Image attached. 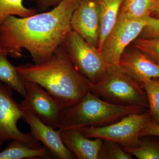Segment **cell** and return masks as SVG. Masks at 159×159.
I'll return each instance as SVG.
<instances>
[{
    "mask_svg": "<svg viewBox=\"0 0 159 159\" xmlns=\"http://www.w3.org/2000/svg\"><path fill=\"white\" fill-rule=\"evenodd\" d=\"M154 135L159 136V124L152 120L140 132L139 137Z\"/></svg>",
    "mask_w": 159,
    "mask_h": 159,
    "instance_id": "cb8c5ba5",
    "label": "cell"
},
{
    "mask_svg": "<svg viewBox=\"0 0 159 159\" xmlns=\"http://www.w3.org/2000/svg\"><path fill=\"white\" fill-rule=\"evenodd\" d=\"M145 20L146 25L139 37L148 39L159 36V19L148 16L145 18Z\"/></svg>",
    "mask_w": 159,
    "mask_h": 159,
    "instance_id": "603a6c76",
    "label": "cell"
},
{
    "mask_svg": "<svg viewBox=\"0 0 159 159\" xmlns=\"http://www.w3.org/2000/svg\"><path fill=\"white\" fill-rule=\"evenodd\" d=\"M123 149L139 159H159V136L148 135L140 137L138 147Z\"/></svg>",
    "mask_w": 159,
    "mask_h": 159,
    "instance_id": "ac0fdd59",
    "label": "cell"
},
{
    "mask_svg": "<svg viewBox=\"0 0 159 159\" xmlns=\"http://www.w3.org/2000/svg\"><path fill=\"white\" fill-rule=\"evenodd\" d=\"M142 87L148 99L151 118L159 124V78L145 80L142 84Z\"/></svg>",
    "mask_w": 159,
    "mask_h": 159,
    "instance_id": "ffe728a7",
    "label": "cell"
},
{
    "mask_svg": "<svg viewBox=\"0 0 159 159\" xmlns=\"http://www.w3.org/2000/svg\"><path fill=\"white\" fill-rule=\"evenodd\" d=\"M152 119L149 111L132 113L119 121L100 127L85 126L77 129L89 139L99 138L116 142L122 148H134L139 143V134Z\"/></svg>",
    "mask_w": 159,
    "mask_h": 159,
    "instance_id": "5b68a950",
    "label": "cell"
},
{
    "mask_svg": "<svg viewBox=\"0 0 159 159\" xmlns=\"http://www.w3.org/2000/svg\"><path fill=\"white\" fill-rule=\"evenodd\" d=\"M63 143L76 159H98V155L103 140H90L77 129H58Z\"/></svg>",
    "mask_w": 159,
    "mask_h": 159,
    "instance_id": "4fadbf2b",
    "label": "cell"
},
{
    "mask_svg": "<svg viewBox=\"0 0 159 159\" xmlns=\"http://www.w3.org/2000/svg\"><path fill=\"white\" fill-rule=\"evenodd\" d=\"M70 25L72 30L98 48L100 10L95 0H80L79 6L72 15Z\"/></svg>",
    "mask_w": 159,
    "mask_h": 159,
    "instance_id": "30bf717a",
    "label": "cell"
},
{
    "mask_svg": "<svg viewBox=\"0 0 159 159\" xmlns=\"http://www.w3.org/2000/svg\"><path fill=\"white\" fill-rule=\"evenodd\" d=\"M23 2V0H0V25L10 16L27 17L37 14L36 9L25 7Z\"/></svg>",
    "mask_w": 159,
    "mask_h": 159,
    "instance_id": "d6986e66",
    "label": "cell"
},
{
    "mask_svg": "<svg viewBox=\"0 0 159 159\" xmlns=\"http://www.w3.org/2000/svg\"><path fill=\"white\" fill-rule=\"evenodd\" d=\"M2 145H0V151L2 150Z\"/></svg>",
    "mask_w": 159,
    "mask_h": 159,
    "instance_id": "4316f807",
    "label": "cell"
},
{
    "mask_svg": "<svg viewBox=\"0 0 159 159\" xmlns=\"http://www.w3.org/2000/svg\"><path fill=\"white\" fill-rule=\"evenodd\" d=\"M12 89L0 81V145L14 139L20 140L31 148H42L40 142L30 133H24L17 127L24 111L13 98Z\"/></svg>",
    "mask_w": 159,
    "mask_h": 159,
    "instance_id": "52a82bcc",
    "label": "cell"
},
{
    "mask_svg": "<svg viewBox=\"0 0 159 159\" xmlns=\"http://www.w3.org/2000/svg\"><path fill=\"white\" fill-rule=\"evenodd\" d=\"M54 157L45 146L39 149L29 147L24 142L14 139L2 151L0 159H52Z\"/></svg>",
    "mask_w": 159,
    "mask_h": 159,
    "instance_id": "9a60e30c",
    "label": "cell"
},
{
    "mask_svg": "<svg viewBox=\"0 0 159 159\" xmlns=\"http://www.w3.org/2000/svg\"><path fill=\"white\" fill-rule=\"evenodd\" d=\"M22 119L31 129L32 136L48 149L54 157L60 159H76L63 143L59 130L46 125L29 111H24Z\"/></svg>",
    "mask_w": 159,
    "mask_h": 159,
    "instance_id": "7c38bea8",
    "label": "cell"
},
{
    "mask_svg": "<svg viewBox=\"0 0 159 159\" xmlns=\"http://www.w3.org/2000/svg\"><path fill=\"white\" fill-rule=\"evenodd\" d=\"M150 16L155 18L159 19V4L157 8L151 13Z\"/></svg>",
    "mask_w": 159,
    "mask_h": 159,
    "instance_id": "484cf974",
    "label": "cell"
},
{
    "mask_svg": "<svg viewBox=\"0 0 159 159\" xmlns=\"http://www.w3.org/2000/svg\"><path fill=\"white\" fill-rule=\"evenodd\" d=\"M147 109L141 106L115 105L102 100L89 90L77 104L63 108L57 129L102 127L116 122L129 114L142 113Z\"/></svg>",
    "mask_w": 159,
    "mask_h": 159,
    "instance_id": "3957f363",
    "label": "cell"
},
{
    "mask_svg": "<svg viewBox=\"0 0 159 159\" xmlns=\"http://www.w3.org/2000/svg\"><path fill=\"white\" fill-rule=\"evenodd\" d=\"M145 25V18L131 19L119 12L116 22L105 39L100 51L102 59L107 67L119 65L122 53L139 37Z\"/></svg>",
    "mask_w": 159,
    "mask_h": 159,
    "instance_id": "ba28073f",
    "label": "cell"
},
{
    "mask_svg": "<svg viewBox=\"0 0 159 159\" xmlns=\"http://www.w3.org/2000/svg\"><path fill=\"white\" fill-rule=\"evenodd\" d=\"M8 54L0 49V81L10 86L20 95L25 97L27 91L18 73L16 67L7 58Z\"/></svg>",
    "mask_w": 159,
    "mask_h": 159,
    "instance_id": "2e32d148",
    "label": "cell"
},
{
    "mask_svg": "<svg viewBox=\"0 0 159 159\" xmlns=\"http://www.w3.org/2000/svg\"><path fill=\"white\" fill-rule=\"evenodd\" d=\"M61 45L76 70L90 83H96L105 74L108 67L98 48L76 31H69Z\"/></svg>",
    "mask_w": 159,
    "mask_h": 159,
    "instance_id": "8992f818",
    "label": "cell"
},
{
    "mask_svg": "<svg viewBox=\"0 0 159 159\" xmlns=\"http://www.w3.org/2000/svg\"><path fill=\"white\" fill-rule=\"evenodd\" d=\"M27 91L25 99L19 103L23 111H29L46 125L57 129L63 107L39 84L23 80Z\"/></svg>",
    "mask_w": 159,
    "mask_h": 159,
    "instance_id": "9c48e42d",
    "label": "cell"
},
{
    "mask_svg": "<svg viewBox=\"0 0 159 159\" xmlns=\"http://www.w3.org/2000/svg\"><path fill=\"white\" fill-rule=\"evenodd\" d=\"M89 90L95 96L115 105L148 107L144 89L122 70L119 65L109 66L98 82L90 83Z\"/></svg>",
    "mask_w": 159,
    "mask_h": 159,
    "instance_id": "277c9868",
    "label": "cell"
},
{
    "mask_svg": "<svg viewBox=\"0 0 159 159\" xmlns=\"http://www.w3.org/2000/svg\"><path fill=\"white\" fill-rule=\"evenodd\" d=\"M132 44L159 63V36L148 39L138 37Z\"/></svg>",
    "mask_w": 159,
    "mask_h": 159,
    "instance_id": "7402d4cb",
    "label": "cell"
},
{
    "mask_svg": "<svg viewBox=\"0 0 159 159\" xmlns=\"http://www.w3.org/2000/svg\"><path fill=\"white\" fill-rule=\"evenodd\" d=\"M80 0H62L50 11L27 17L10 16L0 25V49L15 58L29 51L34 64L51 59L68 33Z\"/></svg>",
    "mask_w": 159,
    "mask_h": 159,
    "instance_id": "6da1fadb",
    "label": "cell"
},
{
    "mask_svg": "<svg viewBox=\"0 0 159 159\" xmlns=\"http://www.w3.org/2000/svg\"><path fill=\"white\" fill-rule=\"evenodd\" d=\"M16 68L22 80L39 84L63 108L77 104L89 91L90 82L76 70L61 45L47 62Z\"/></svg>",
    "mask_w": 159,
    "mask_h": 159,
    "instance_id": "7a4b0ae2",
    "label": "cell"
},
{
    "mask_svg": "<svg viewBox=\"0 0 159 159\" xmlns=\"http://www.w3.org/2000/svg\"><path fill=\"white\" fill-rule=\"evenodd\" d=\"M124 1L95 0L100 10V29L98 47L100 53L105 39L116 22L120 8Z\"/></svg>",
    "mask_w": 159,
    "mask_h": 159,
    "instance_id": "5bb4252c",
    "label": "cell"
},
{
    "mask_svg": "<svg viewBox=\"0 0 159 159\" xmlns=\"http://www.w3.org/2000/svg\"><path fill=\"white\" fill-rule=\"evenodd\" d=\"M159 4V0H124L119 12L131 19H144L150 16Z\"/></svg>",
    "mask_w": 159,
    "mask_h": 159,
    "instance_id": "e0dca14e",
    "label": "cell"
},
{
    "mask_svg": "<svg viewBox=\"0 0 159 159\" xmlns=\"http://www.w3.org/2000/svg\"><path fill=\"white\" fill-rule=\"evenodd\" d=\"M98 159H132L133 155L126 152L116 142L103 140L99 153Z\"/></svg>",
    "mask_w": 159,
    "mask_h": 159,
    "instance_id": "44dd1931",
    "label": "cell"
},
{
    "mask_svg": "<svg viewBox=\"0 0 159 159\" xmlns=\"http://www.w3.org/2000/svg\"><path fill=\"white\" fill-rule=\"evenodd\" d=\"M119 66L122 70L142 86L145 80L159 78V63L135 48L132 43L122 53Z\"/></svg>",
    "mask_w": 159,
    "mask_h": 159,
    "instance_id": "8fae6325",
    "label": "cell"
},
{
    "mask_svg": "<svg viewBox=\"0 0 159 159\" xmlns=\"http://www.w3.org/2000/svg\"><path fill=\"white\" fill-rule=\"evenodd\" d=\"M36 3L38 8L44 12L48 11L51 7L57 6L62 0H29Z\"/></svg>",
    "mask_w": 159,
    "mask_h": 159,
    "instance_id": "d4e9b609",
    "label": "cell"
}]
</instances>
